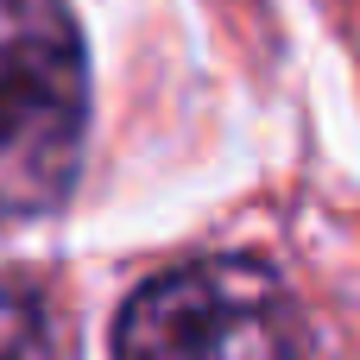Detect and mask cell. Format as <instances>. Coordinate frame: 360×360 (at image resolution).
<instances>
[{"instance_id":"1","label":"cell","mask_w":360,"mask_h":360,"mask_svg":"<svg viewBox=\"0 0 360 360\" xmlns=\"http://www.w3.org/2000/svg\"><path fill=\"white\" fill-rule=\"evenodd\" d=\"M89 146V51L63 0H0V221L57 215Z\"/></svg>"},{"instance_id":"3","label":"cell","mask_w":360,"mask_h":360,"mask_svg":"<svg viewBox=\"0 0 360 360\" xmlns=\"http://www.w3.org/2000/svg\"><path fill=\"white\" fill-rule=\"evenodd\" d=\"M0 360H51V310L38 291L0 285Z\"/></svg>"},{"instance_id":"2","label":"cell","mask_w":360,"mask_h":360,"mask_svg":"<svg viewBox=\"0 0 360 360\" xmlns=\"http://www.w3.org/2000/svg\"><path fill=\"white\" fill-rule=\"evenodd\" d=\"M114 360H310L291 285L253 253L146 278L114 323Z\"/></svg>"}]
</instances>
